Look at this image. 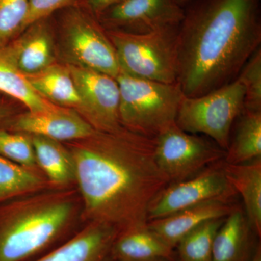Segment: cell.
Instances as JSON below:
<instances>
[{
    "mask_svg": "<svg viewBox=\"0 0 261 261\" xmlns=\"http://www.w3.org/2000/svg\"><path fill=\"white\" fill-rule=\"evenodd\" d=\"M87 222L118 234L147 226L149 206L171 184L155 158V138L122 128L68 142Z\"/></svg>",
    "mask_w": 261,
    "mask_h": 261,
    "instance_id": "6da1fadb",
    "label": "cell"
},
{
    "mask_svg": "<svg viewBox=\"0 0 261 261\" xmlns=\"http://www.w3.org/2000/svg\"><path fill=\"white\" fill-rule=\"evenodd\" d=\"M178 25V83L186 97L238 78L260 48V0H190Z\"/></svg>",
    "mask_w": 261,
    "mask_h": 261,
    "instance_id": "7a4b0ae2",
    "label": "cell"
},
{
    "mask_svg": "<svg viewBox=\"0 0 261 261\" xmlns=\"http://www.w3.org/2000/svg\"><path fill=\"white\" fill-rule=\"evenodd\" d=\"M79 202L74 190L51 187L2 203L0 261H29L59 245Z\"/></svg>",
    "mask_w": 261,
    "mask_h": 261,
    "instance_id": "3957f363",
    "label": "cell"
},
{
    "mask_svg": "<svg viewBox=\"0 0 261 261\" xmlns=\"http://www.w3.org/2000/svg\"><path fill=\"white\" fill-rule=\"evenodd\" d=\"M119 117L126 129L156 138L176 123V116L185 94L179 84H166L144 80L120 71Z\"/></svg>",
    "mask_w": 261,
    "mask_h": 261,
    "instance_id": "277c9868",
    "label": "cell"
},
{
    "mask_svg": "<svg viewBox=\"0 0 261 261\" xmlns=\"http://www.w3.org/2000/svg\"><path fill=\"white\" fill-rule=\"evenodd\" d=\"M53 16L67 65L116 78L120 65L116 49L94 13L81 3L59 10Z\"/></svg>",
    "mask_w": 261,
    "mask_h": 261,
    "instance_id": "5b68a950",
    "label": "cell"
},
{
    "mask_svg": "<svg viewBox=\"0 0 261 261\" xmlns=\"http://www.w3.org/2000/svg\"><path fill=\"white\" fill-rule=\"evenodd\" d=\"M107 33L116 49L120 71L161 83H178V25L145 34Z\"/></svg>",
    "mask_w": 261,
    "mask_h": 261,
    "instance_id": "8992f818",
    "label": "cell"
},
{
    "mask_svg": "<svg viewBox=\"0 0 261 261\" xmlns=\"http://www.w3.org/2000/svg\"><path fill=\"white\" fill-rule=\"evenodd\" d=\"M244 99L245 89L237 79L198 97L185 96L176 124L188 133L207 136L226 152L233 123L244 110Z\"/></svg>",
    "mask_w": 261,
    "mask_h": 261,
    "instance_id": "52a82bcc",
    "label": "cell"
},
{
    "mask_svg": "<svg viewBox=\"0 0 261 261\" xmlns=\"http://www.w3.org/2000/svg\"><path fill=\"white\" fill-rule=\"evenodd\" d=\"M226 154L214 141L185 132L176 123L155 138L156 161L171 184L193 177Z\"/></svg>",
    "mask_w": 261,
    "mask_h": 261,
    "instance_id": "ba28073f",
    "label": "cell"
},
{
    "mask_svg": "<svg viewBox=\"0 0 261 261\" xmlns=\"http://www.w3.org/2000/svg\"><path fill=\"white\" fill-rule=\"evenodd\" d=\"M219 161L185 181L170 184L152 201L147 221L161 219L187 207L213 200L233 201L237 195Z\"/></svg>",
    "mask_w": 261,
    "mask_h": 261,
    "instance_id": "9c48e42d",
    "label": "cell"
},
{
    "mask_svg": "<svg viewBox=\"0 0 261 261\" xmlns=\"http://www.w3.org/2000/svg\"><path fill=\"white\" fill-rule=\"evenodd\" d=\"M67 66L80 96L77 112L98 132H116L123 128L120 122V90L116 78L97 70Z\"/></svg>",
    "mask_w": 261,
    "mask_h": 261,
    "instance_id": "30bf717a",
    "label": "cell"
},
{
    "mask_svg": "<svg viewBox=\"0 0 261 261\" xmlns=\"http://www.w3.org/2000/svg\"><path fill=\"white\" fill-rule=\"evenodd\" d=\"M97 17L106 31L145 34L179 25L184 7L178 0H123Z\"/></svg>",
    "mask_w": 261,
    "mask_h": 261,
    "instance_id": "8fae6325",
    "label": "cell"
},
{
    "mask_svg": "<svg viewBox=\"0 0 261 261\" xmlns=\"http://www.w3.org/2000/svg\"><path fill=\"white\" fill-rule=\"evenodd\" d=\"M0 128L29 135L72 142L93 135L96 130L72 108L58 106L51 111L27 112L9 116L0 121Z\"/></svg>",
    "mask_w": 261,
    "mask_h": 261,
    "instance_id": "7c38bea8",
    "label": "cell"
},
{
    "mask_svg": "<svg viewBox=\"0 0 261 261\" xmlns=\"http://www.w3.org/2000/svg\"><path fill=\"white\" fill-rule=\"evenodd\" d=\"M118 236L114 228L99 222H87L63 243L29 261H114L112 250Z\"/></svg>",
    "mask_w": 261,
    "mask_h": 261,
    "instance_id": "4fadbf2b",
    "label": "cell"
},
{
    "mask_svg": "<svg viewBox=\"0 0 261 261\" xmlns=\"http://www.w3.org/2000/svg\"><path fill=\"white\" fill-rule=\"evenodd\" d=\"M237 207L233 201H208L148 221L147 226L175 249L182 239L196 228L211 220L224 219Z\"/></svg>",
    "mask_w": 261,
    "mask_h": 261,
    "instance_id": "5bb4252c",
    "label": "cell"
},
{
    "mask_svg": "<svg viewBox=\"0 0 261 261\" xmlns=\"http://www.w3.org/2000/svg\"><path fill=\"white\" fill-rule=\"evenodd\" d=\"M53 15L31 24L12 42L19 69L25 75L45 69L55 61Z\"/></svg>",
    "mask_w": 261,
    "mask_h": 261,
    "instance_id": "9a60e30c",
    "label": "cell"
},
{
    "mask_svg": "<svg viewBox=\"0 0 261 261\" xmlns=\"http://www.w3.org/2000/svg\"><path fill=\"white\" fill-rule=\"evenodd\" d=\"M112 254L114 261L176 260L174 249L147 226L118 234Z\"/></svg>",
    "mask_w": 261,
    "mask_h": 261,
    "instance_id": "2e32d148",
    "label": "cell"
},
{
    "mask_svg": "<svg viewBox=\"0 0 261 261\" xmlns=\"http://www.w3.org/2000/svg\"><path fill=\"white\" fill-rule=\"evenodd\" d=\"M0 93L16 99L30 112L51 111L58 106L42 97L19 69L12 43L0 49Z\"/></svg>",
    "mask_w": 261,
    "mask_h": 261,
    "instance_id": "e0dca14e",
    "label": "cell"
},
{
    "mask_svg": "<svg viewBox=\"0 0 261 261\" xmlns=\"http://www.w3.org/2000/svg\"><path fill=\"white\" fill-rule=\"evenodd\" d=\"M224 169L230 185L243 198L250 227L260 237L261 158L242 164L225 163Z\"/></svg>",
    "mask_w": 261,
    "mask_h": 261,
    "instance_id": "ac0fdd59",
    "label": "cell"
},
{
    "mask_svg": "<svg viewBox=\"0 0 261 261\" xmlns=\"http://www.w3.org/2000/svg\"><path fill=\"white\" fill-rule=\"evenodd\" d=\"M30 137L38 167L44 173L51 186L65 188L75 183L74 163L66 146L42 136Z\"/></svg>",
    "mask_w": 261,
    "mask_h": 261,
    "instance_id": "d6986e66",
    "label": "cell"
},
{
    "mask_svg": "<svg viewBox=\"0 0 261 261\" xmlns=\"http://www.w3.org/2000/svg\"><path fill=\"white\" fill-rule=\"evenodd\" d=\"M246 216L237 207L218 230L213 246V261H245L250 246V229Z\"/></svg>",
    "mask_w": 261,
    "mask_h": 261,
    "instance_id": "ffe728a7",
    "label": "cell"
},
{
    "mask_svg": "<svg viewBox=\"0 0 261 261\" xmlns=\"http://www.w3.org/2000/svg\"><path fill=\"white\" fill-rule=\"evenodd\" d=\"M27 77L33 88L49 102L72 109L80 108V96L67 65L54 63Z\"/></svg>",
    "mask_w": 261,
    "mask_h": 261,
    "instance_id": "44dd1931",
    "label": "cell"
},
{
    "mask_svg": "<svg viewBox=\"0 0 261 261\" xmlns=\"http://www.w3.org/2000/svg\"><path fill=\"white\" fill-rule=\"evenodd\" d=\"M226 150L225 163L242 164L261 158V111L243 110Z\"/></svg>",
    "mask_w": 261,
    "mask_h": 261,
    "instance_id": "7402d4cb",
    "label": "cell"
},
{
    "mask_svg": "<svg viewBox=\"0 0 261 261\" xmlns=\"http://www.w3.org/2000/svg\"><path fill=\"white\" fill-rule=\"evenodd\" d=\"M51 187L39 170L23 167L0 155V203Z\"/></svg>",
    "mask_w": 261,
    "mask_h": 261,
    "instance_id": "603a6c76",
    "label": "cell"
},
{
    "mask_svg": "<svg viewBox=\"0 0 261 261\" xmlns=\"http://www.w3.org/2000/svg\"><path fill=\"white\" fill-rule=\"evenodd\" d=\"M224 219L207 221L187 234L176 245V261H213L215 237Z\"/></svg>",
    "mask_w": 261,
    "mask_h": 261,
    "instance_id": "cb8c5ba5",
    "label": "cell"
},
{
    "mask_svg": "<svg viewBox=\"0 0 261 261\" xmlns=\"http://www.w3.org/2000/svg\"><path fill=\"white\" fill-rule=\"evenodd\" d=\"M0 155L30 169L39 170L30 135L0 128Z\"/></svg>",
    "mask_w": 261,
    "mask_h": 261,
    "instance_id": "d4e9b609",
    "label": "cell"
},
{
    "mask_svg": "<svg viewBox=\"0 0 261 261\" xmlns=\"http://www.w3.org/2000/svg\"><path fill=\"white\" fill-rule=\"evenodd\" d=\"M29 8V0H0V49L21 34Z\"/></svg>",
    "mask_w": 261,
    "mask_h": 261,
    "instance_id": "484cf974",
    "label": "cell"
},
{
    "mask_svg": "<svg viewBox=\"0 0 261 261\" xmlns=\"http://www.w3.org/2000/svg\"><path fill=\"white\" fill-rule=\"evenodd\" d=\"M237 80L245 89L244 109L261 111V49L247 61L240 70Z\"/></svg>",
    "mask_w": 261,
    "mask_h": 261,
    "instance_id": "4316f807",
    "label": "cell"
},
{
    "mask_svg": "<svg viewBox=\"0 0 261 261\" xmlns=\"http://www.w3.org/2000/svg\"><path fill=\"white\" fill-rule=\"evenodd\" d=\"M83 2L84 0H29L28 15L24 22L22 33L34 22L51 16L59 10L81 4Z\"/></svg>",
    "mask_w": 261,
    "mask_h": 261,
    "instance_id": "83f0119b",
    "label": "cell"
},
{
    "mask_svg": "<svg viewBox=\"0 0 261 261\" xmlns=\"http://www.w3.org/2000/svg\"><path fill=\"white\" fill-rule=\"evenodd\" d=\"M123 1V0H84L82 4L85 5L96 16H98L105 10Z\"/></svg>",
    "mask_w": 261,
    "mask_h": 261,
    "instance_id": "f1b7e54d",
    "label": "cell"
},
{
    "mask_svg": "<svg viewBox=\"0 0 261 261\" xmlns=\"http://www.w3.org/2000/svg\"><path fill=\"white\" fill-rule=\"evenodd\" d=\"M10 116V108L0 101V121Z\"/></svg>",
    "mask_w": 261,
    "mask_h": 261,
    "instance_id": "f546056e",
    "label": "cell"
},
{
    "mask_svg": "<svg viewBox=\"0 0 261 261\" xmlns=\"http://www.w3.org/2000/svg\"><path fill=\"white\" fill-rule=\"evenodd\" d=\"M249 261H261V250L260 247H257L256 251L252 255V257Z\"/></svg>",
    "mask_w": 261,
    "mask_h": 261,
    "instance_id": "4dcf8cb0",
    "label": "cell"
},
{
    "mask_svg": "<svg viewBox=\"0 0 261 261\" xmlns=\"http://www.w3.org/2000/svg\"><path fill=\"white\" fill-rule=\"evenodd\" d=\"M178 1L182 5H184L185 3H188L189 1H190V0H178Z\"/></svg>",
    "mask_w": 261,
    "mask_h": 261,
    "instance_id": "1f68e13d",
    "label": "cell"
},
{
    "mask_svg": "<svg viewBox=\"0 0 261 261\" xmlns=\"http://www.w3.org/2000/svg\"><path fill=\"white\" fill-rule=\"evenodd\" d=\"M2 95H3V94H2L1 93H0V101H1V97H2Z\"/></svg>",
    "mask_w": 261,
    "mask_h": 261,
    "instance_id": "d6a6232c",
    "label": "cell"
},
{
    "mask_svg": "<svg viewBox=\"0 0 261 261\" xmlns=\"http://www.w3.org/2000/svg\"><path fill=\"white\" fill-rule=\"evenodd\" d=\"M156 261H168V260H156ZM176 261V260H175Z\"/></svg>",
    "mask_w": 261,
    "mask_h": 261,
    "instance_id": "836d02e7",
    "label": "cell"
}]
</instances>
